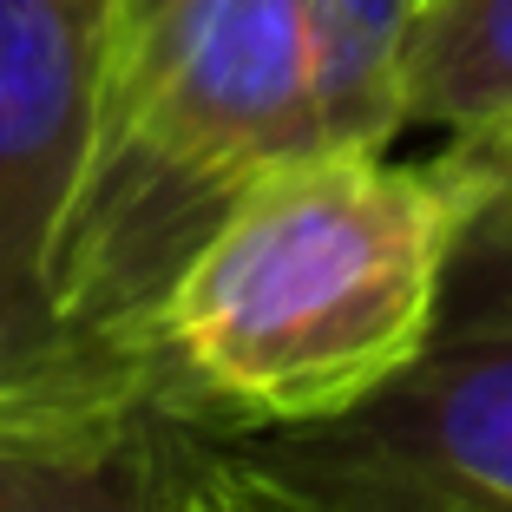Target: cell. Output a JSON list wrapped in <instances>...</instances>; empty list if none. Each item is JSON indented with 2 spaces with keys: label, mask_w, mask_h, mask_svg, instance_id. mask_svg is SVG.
Here are the masks:
<instances>
[{
  "label": "cell",
  "mask_w": 512,
  "mask_h": 512,
  "mask_svg": "<svg viewBox=\"0 0 512 512\" xmlns=\"http://www.w3.org/2000/svg\"><path fill=\"white\" fill-rule=\"evenodd\" d=\"M499 151H309L263 171L178 270L158 316L171 388L243 427H329L427 342L453 243L499 184Z\"/></svg>",
  "instance_id": "6da1fadb"
},
{
  "label": "cell",
  "mask_w": 512,
  "mask_h": 512,
  "mask_svg": "<svg viewBox=\"0 0 512 512\" xmlns=\"http://www.w3.org/2000/svg\"><path fill=\"white\" fill-rule=\"evenodd\" d=\"M322 151L302 0H112L53 302L86 362L165 375L158 316L263 171ZM171 381V375H165Z\"/></svg>",
  "instance_id": "7a4b0ae2"
},
{
  "label": "cell",
  "mask_w": 512,
  "mask_h": 512,
  "mask_svg": "<svg viewBox=\"0 0 512 512\" xmlns=\"http://www.w3.org/2000/svg\"><path fill=\"white\" fill-rule=\"evenodd\" d=\"M106 33L112 0H0V407L99 381H165L86 362L53 302V250L86 171Z\"/></svg>",
  "instance_id": "3957f363"
},
{
  "label": "cell",
  "mask_w": 512,
  "mask_h": 512,
  "mask_svg": "<svg viewBox=\"0 0 512 512\" xmlns=\"http://www.w3.org/2000/svg\"><path fill=\"white\" fill-rule=\"evenodd\" d=\"M296 447L355 473L512 506V165L453 243L421 355L368 407L296 427Z\"/></svg>",
  "instance_id": "277c9868"
},
{
  "label": "cell",
  "mask_w": 512,
  "mask_h": 512,
  "mask_svg": "<svg viewBox=\"0 0 512 512\" xmlns=\"http://www.w3.org/2000/svg\"><path fill=\"white\" fill-rule=\"evenodd\" d=\"M165 381H99L0 407V512H191Z\"/></svg>",
  "instance_id": "5b68a950"
},
{
  "label": "cell",
  "mask_w": 512,
  "mask_h": 512,
  "mask_svg": "<svg viewBox=\"0 0 512 512\" xmlns=\"http://www.w3.org/2000/svg\"><path fill=\"white\" fill-rule=\"evenodd\" d=\"M407 125L453 145L512 132V0H421L407 27Z\"/></svg>",
  "instance_id": "8992f818"
},
{
  "label": "cell",
  "mask_w": 512,
  "mask_h": 512,
  "mask_svg": "<svg viewBox=\"0 0 512 512\" xmlns=\"http://www.w3.org/2000/svg\"><path fill=\"white\" fill-rule=\"evenodd\" d=\"M421 0H302L322 151H388L407 132V27Z\"/></svg>",
  "instance_id": "52a82bcc"
},
{
  "label": "cell",
  "mask_w": 512,
  "mask_h": 512,
  "mask_svg": "<svg viewBox=\"0 0 512 512\" xmlns=\"http://www.w3.org/2000/svg\"><path fill=\"white\" fill-rule=\"evenodd\" d=\"M493 151H499V158H506V165H512V132H506V138H499V145H493Z\"/></svg>",
  "instance_id": "ba28073f"
}]
</instances>
